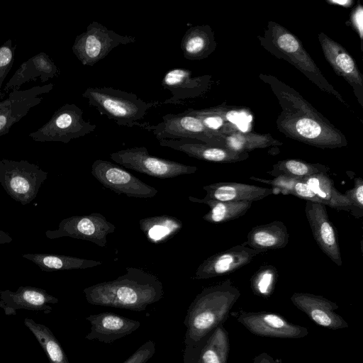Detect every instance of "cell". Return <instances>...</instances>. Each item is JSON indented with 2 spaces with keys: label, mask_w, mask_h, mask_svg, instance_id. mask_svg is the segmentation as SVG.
<instances>
[{
  "label": "cell",
  "mask_w": 363,
  "mask_h": 363,
  "mask_svg": "<svg viewBox=\"0 0 363 363\" xmlns=\"http://www.w3.org/2000/svg\"><path fill=\"white\" fill-rule=\"evenodd\" d=\"M281 108L276 123L286 137L321 149L347 145L345 135L318 112L298 91L269 74H259Z\"/></svg>",
  "instance_id": "1"
},
{
  "label": "cell",
  "mask_w": 363,
  "mask_h": 363,
  "mask_svg": "<svg viewBox=\"0 0 363 363\" xmlns=\"http://www.w3.org/2000/svg\"><path fill=\"white\" fill-rule=\"evenodd\" d=\"M259 253L245 241L208 257L197 268L194 279H207L232 273L250 263Z\"/></svg>",
  "instance_id": "17"
},
{
  "label": "cell",
  "mask_w": 363,
  "mask_h": 363,
  "mask_svg": "<svg viewBox=\"0 0 363 363\" xmlns=\"http://www.w3.org/2000/svg\"><path fill=\"white\" fill-rule=\"evenodd\" d=\"M139 225L149 241L156 243L169 239L179 231L182 223L177 218L163 215L140 219Z\"/></svg>",
  "instance_id": "33"
},
{
  "label": "cell",
  "mask_w": 363,
  "mask_h": 363,
  "mask_svg": "<svg viewBox=\"0 0 363 363\" xmlns=\"http://www.w3.org/2000/svg\"><path fill=\"white\" fill-rule=\"evenodd\" d=\"M231 315L250 333L259 336L298 339L308 334L307 328L290 323L273 313L247 312L240 308Z\"/></svg>",
  "instance_id": "13"
},
{
  "label": "cell",
  "mask_w": 363,
  "mask_h": 363,
  "mask_svg": "<svg viewBox=\"0 0 363 363\" xmlns=\"http://www.w3.org/2000/svg\"><path fill=\"white\" fill-rule=\"evenodd\" d=\"M252 363H279V361L269 354L262 352L255 357Z\"/></svg>",
  "instance_id": "42"
},
{
  "label": "cell",
  "mask_w": 363,
  "mask_h": 363,
  "mask_svg": "<svg viewBox=\"0 0 363 363\" xmlns=\"http://www.w3.org/2000/svg\"><path fill=\"white\" fill-rule=\"evenodd\" d=\"M116 230V226L100 213L84 216H73L64 218L57 229L48 230L45 236L49 239L69 237L91 242L99 247H106V237Z\"/></svg>",
  "instance_id": "11"
},
{
  "label": "cell",
  "mask_w": 363,
  "mask_h": 363,
  "mask_svg": "<svg viewBox=\"0 0 363 363\" xmlns=\"http://www.w3.org/2000/svg\"><path fill=\"white\" fill-rule=\"evenodd\" d=\"M223 147L237 152H248L255 149L281 146L283 143L270 134L242 132L240 130L223 136Z\"/></svg>",
  "instance_id": "31"
},
{
  "label": "cell",
  "mask_w": 363,
  "mask_h": 363,
  "mask_svg": "<svg viewBox=\"0 0 363 363\" xmlns=\"http://www.w3.org/2000/svg\"><path fill=\"white\" fill-rule=\"evenodd\" d=\"M16 47V44H13L11 39L7 40L0 46V99L5 96L1 89L4 79L13 67Z\"/></svg>",
  "instance_id": "37"
},
{
  "label": "cell",
  "mask_w": 363,
  "mask_h": 363,
  "mask_svg": "<svg viewBox=\"0 0 363 363\" xmlns=\"http://www.w3.org/2000/svg\"><path fill=\"white\" fill-rule=\"evenodd\" d=\"M206 199L254 202L274 194L273 188L237 182H218L203 186Z\"/></svg>",
  "instance_id": "25"
},
{
  "label": "cell",
  "mask_w": 363,
  "mask_h": 363,
  "mask_svg": "<svg viewBox=\"0 0 363 363\" xmlns=\"http://www.w3.org/2000/svg\"><path fill=\"white\" fill-rule=\"evenodd\" d=\"M86 319L89 321L91 328L85 338L107 344L131 334L140 326L138 320L111 312L90 315Z\"/></svg>",
  "instance_id": "23"
},
{
  "label": "cell",
  "mask_w": 363,
  "mask_h": 363,
  "mask_svg": "<svg viewBox=\"0 0 363 363\" xmlns=\"http://www.w3.org/2000/svg\"><path fill=\"white\" fill-rule=\"evenodd\" d=\"M193 111L203 125L213 134L227 135L238 129L230 119L235 111H230L221 106L203 109H194Z\"/></svg>",
  "instance_id": "32"
},
{
  "label": "cell",
  "mask_w": 363,
  "mask_h": 363,
  "mask_svg": "<svg viewBox=\"0 0 363 363\" xmlns=\"http://www.w3.org/2000/svg\"><path fill=\"white\" fill-rule=\"evenodd\" d=\"M156 352V346L152 340H147L134 352L123 363H146Z\"/></svg>",
  "instance_id": "38"
},
{
  "label": "cell",
  "mask_w": 363,
  "mask_h": 363,
  "mask_svg": "<svg viewBox=\"0 0 363 363\" xmlns=\"http://www.w3.org/2000/svg\"><path fill=\"white\" fill-rule=\"evenodd\" d=\"M13 238L10 235L0 229V245L11 242Z\"/></svg>",
  "instance_id": "43"
},
{
  "label": "cell",
  "mask_w": 363,
  "mask_h": 363,
  "mask_svg": "<svg viewBox=\"0 0 363 363\" xmlns=\"http://www.w3.org/2000/svg\"><path fill=\"white\" fill-rule=\"evenodd\" d=\"M303 180L323 201L324 205L337 210L352 211L353 206L347 197L334 186L333 180L325 174H318Z\"/></svg>",
  "instance_id": "29"
},
{
  "label": "cell",
  "mask_w": 363,
  "mask_h": 363,
  "mask_svg": "<svg viewBox=\"0 0 363 363\" xmlns=\"http://www.w3.org/2000/svg\"><path fill=\"white\" fill-rule=\"evenodd\" d=\"M158 141L162 147L182 152L196 159L212 162L233 163L246 160L250 157L248 152H237L190 138L160 139Z\"/></svg>",
  "instance_id": "22"
},
{
  "label": "cell",
  "mask_w": 363,
  "mask_h": 363,
  "mask_svg": "<svg viewBox=\"0 0 363 363\" xmlns=\"http://www.w3.org/2000/svg\"><path fill=\"white\" fill-rule=\"evenodd\" d=\"M290 195L295 196L306 201L321 203L323 201L308 186L303 178H297L293 185Z\"/></svg>",
  "instance_id": "39"
},
{
  "label": "cell",
  "mask_w": 363,
  "mask_h": 363,
  "mask_svg": "<svg viewBox=\"0 0 363 363\" xmlns=\"http://www.w3.org/2000/svg\"><path fill=\"white\" fill-rule=\"evenodd\" d=\"M330 171L329 167L320 163H309L305 161L289 159L278 161L273 164L268 174L272 177L289 176L303 178L309 176L325 174Z\"/></svg>",
  "instance_id": "35"
},
{
  "label": "cell",
  "mask_w": 363,
  "mask_h": 363,
  "mask_svg": "<svg viewBox=\"0 0 363 363\" xmlns=\"http://www.w3.org/2000/svg\"><path fill=\"white\" fill-rule=\"evenodd\" d=\"M135 41L134 36L118 34L92 21L84 32L75 38L72 50L83 65L92 67L115 48Z\"/></svg>",
  "instance_id": "8"
},
{
  "label": "cell",
  "mask_w": 363,
  "mask_h": 363,
  "mask_svg": "<svg viewBox=\"0 0 363 363\" xmlns=\"http://www.w3.org/2000/svg\"><path fill=\"white\" fill-rule=\"evenodd\" d=\"M230 351L228 333L220 324L191 346H185L184 363H227Z\"/></svg>",
  "instance_id": "19"
},
{
  "label": "cell",
  "mask_w": 363,
  "mask_h": 363,
  "mask_svg": "<svg viewBox=\"0 0 363 363\" xmlns=\"http://www.w3.org/2000/svg\"><path fill=\"white\" fill-rule=\"evenodd\" d=\"M240 296V290L227 279L203 289L190 303L184 320V343L191 346L228 319Z\"/></svg>",
  "instance_id": "3"
},
{
  "label": "cell",
  "mask_w": 363,
  "mask_h": 363,
  "mask_svg": "<svg viewBox=\"0 0 363 363\" xmlns=\"http://www.w3.org/2000/svg\"><path fill=\"white\" fill-rule=\"evenodd\" d=\"M157 125L141 123L140 127L153 133L157 140L190 138L223 147V136L211 133L193 111L188 108L182 113H168Z\"/></svg>",
  "instance_id": "9"
},
{
  "label": "cell",
  "mask_w": 363,
  "mask_h": 363,
  "mask_svg": "<svg viewBox=\"0 0 363 363\" xmlns=\"http://www.w3.org/2000/svg\"><path fill=\"white\" fill-rule=\"evenodd\" d=\"M216 47L214 32L208 25L189 28L180 43L183 55L189 60L205 59L215 51Z\"/></svg>",
  "instance_id": "26"
},
{
  "label": "cell",
  "mask_w": 363,
  "mask_h": 363,
  "mask_svg": "<svg viewBox=\"0 0 363 363\" xmlns=\"http://www.w3.org/2000/svg\"><path fill=\"white\" fill-rule=\"evenodd\" d=\"M91 305L140 312L163 298L162 281L155 274L136 267H127L124 274L83 290Z\"/></svg>",
  "instance_id": "2"
},
{
  "label": "cell",
  "mask_w": 363,
  "mask_h": 363,
  "mask_svg": "<svg viewBox=\"0 0 363 363\" xmlns=\"http://www.w3.org/2000/svg\"><path fill=\"white\" fill-rule=\"evenodd\" d=\"M54 87L52 83L33 86L26 90L9 93L6 99L0 101V137L7 134L13 125L18 122L29 111L40 104L43 94H48Z\"/></svg>",
  "instance_id": "15"
},
{
  "label": "cell",
  "mask_w": 363,
  "mask_h": 363,
  "mask_svg": "<svg viewBox=\"0 0 363 363\" xmlns=\"http://www.w3.org/2000/svg\"><path fill=\"white\" fill-rule=\"evenodd\" d=\"M305 212L313 236L318 247L335 264L342 266L336 230L329 219L325 206L306 201Z\"/></svg>",
  "instance_id": "18"
},
{
  "label": "cell",
  "mask_w": 363,
  "mask_h": 363,
  "mask_svg": "<svg viewBox=\"0 0 363 363\" xmlns=\"http://www.w3.org/2000/svg\"><path fill=\"white\" fill-rule=\"evenodd\" d=\"M110 158L125 168L159 179L191 174L198 169L196 166L153 156L145 147L121 150L110 154Z\"/></svg>",
  "instance_id": "10"
},
{
  "label": "cell",
  "mask_w": 363,
  "mask_h": 363,
  "mask_svg": "<svg viewBox=\"0 0 363 363\" xmlns=\"http://www.w3.org/2000/svg\"><path fill=\"white\" fill-rule=\"evenodd\" d=\"M90 106L120 126H139L147 111L160 104L145 101L136 94L111 86H89L82 94Z\"/></svg>",
  "instance_id": "5"
},
{
  "label": "cell",
  "mask_w": 363,
  "mask_h": 363,
  "mask_svg": "<svg viewBox=\"0 0 363 363\" xmlns=\"http://www.w3.org/2000/svg\"><path fill=\"white\" fill-rule=\"evenodd\" d=\"M318 39L325 60L333 71L351 86L358 102L363 107V77L353 57L342 45L325 33H320Z\"/></svg>",
  "instance_id": "14"
},
{
  "label": "cell",
  "mask_w": 363,
  "mask_h": 363,
  "mask_svg": "<svg viewBox=\"0 0 363 363\" xmlns=\"http://www.w3.org/2000/svg\"><path fill=\"white\" fill-rule=\"evenodd\" d=\"M82 109L74 104H65L56 110L48 122L28 136L36 142H61L83 137L95 130L96 125L86 121Z\"/></svg>",
  "instance_id": "7"
},
{
  "label": "cell",
  "mask_w": 363,
  "mask_h": 363,
  "mask_svg": "<svg viewBox=\"0 0 363 363\" xmlns=\"http://www.w3.org/2000/svg\"><path fill=\"white\" fill-rule=\"evenodd\" d=\"M211 76L208 74L192 77L187 69L174 68L167 71L162 79V87L171 93L164 104H184L187 99L202 96L210 89Z\"/></svg>",
  "instance_id": "16"
},
{
  "label": "cell",
  "mask_w": 363,
  "mask_h": 363,
  "mask_svg": "<svg viewBox=\"0 0 363 363\" xmlns=\"http://www.w3.org/2000/svg\"><path fill=\"white\" fill-rule=\"evenodd\" d=\"M24 324L41 345L50 363H69L65 352L49 328L28 318H25Z\"/></svg>",
  "instance_id": "34"
},
{
  "label": "cell",
  "mask_w": 363,
  "mask_h": 363,
  "mask_svg": "<svg viewBox=\"0 0 363 363\" xmlns=\"http://www.w3.org/2000/svg\"><path fill=\"white\" fill-rule=\"evenodd\" d=\"M189 199L191 202L204 203L209 206L210 210L203 216V219L211 223H222L237 219L245 215L252 203L245 201H218L194 196H189Z\"/></svg>",
  "instance_id": "30"
},
{
  "label": "cell",
  "mask_w": 363,
  "mask_h": 363,
  "mask_svg": "<svg viewBox=\"0 0 363 363\" xmlns=\"http://www.w3.org/2000/svg\"><path fill=\"white\" fill-rule=\"evenodd\" d=\"M257 38L273 56L286 60L303 74L321 91L330 94L350 108L340 94L330 84L304 48L301 41L281 24L269 21L263 35Z\"/></svg>",
  "instance_id": "4"
},
{
  "label": "cell",
  "mask_w": 363,
  "mask_h": 363,
  "mask_svg": "<svg viewBox=\"0 0 363 363\" xmlns=\"http://www.w3.org/2000/svg\"><path fill=\"white\" fill-rule=\"evenodd\" d=\"M59 300L46 291L35 286H20L16 291L9 289L0 291V308L6 315H16L20 309L50 313V304Z\"/></svg>",
  "instance_id": "21"
},
{
  "label": "cell",
  "mask_w": 363,
  "mask_h": 363,
  "mask_svg": "<svg viewBox=\"0 0 363 363\" xmlns=\"http://www.w3.org/2000/svg\"><path fill=\"white\" fill-rule=\"evenodd\" d=\"M22 256L45 272L86 269L102 264L101 262L96 260L57 254L26 253Z\"/></svg>",
  "instance_id": "28"
},
{
  "label": "cell",
  "mask_w": 363,
  "mask_h": 363,
  "mask_svg": "<svg viewBox=\"0 0 363 363\" xmlns=\"http://www.w3.org/2000/svg\"><path fill=\"white\" fill-rule=\"evenodd\" d=\"M91 174L104 187L128 197L152 198L158 192L155 187L107 160H95L91 165Z\"/></svg>",
  "instance_id": "12"
},
{
  "label": "cell",
  "mask_w": 363,
  "mask_h": 363,
  "mask_svg": "<svg viewBox=\"0 0 363 363\" xmlns=\"http://www.w3.org/2000/svg\"><path fill=\"white\" fill-rule=\"evenodd\" d=\"M247 238L248 246L262 253L285 247L289 242V234L283 222L275 220L252 228Z\"/></svg>",
  "instance_id": "27"
},
{
  "label": "cell",
  "mask_w": 363,
  "mask_h": 363,
  "mask_svg": "<svg viewBox=\"0 0 363 363\" xmlns=\"http://www.w3.org/2000/svg\"><path fill=\"white\" fill-rule=\"evenodd\" d=\"M278 278L276 267L272 265L261 267L252 276L250 281L253 293L263 298L269 297L274 288Z\"/></svg>",
  "instance_id": "36"
},
{
  "label": "cell",
  "mask_w": 363,
  "mask_h": 363,
  "mask_svg": "<svg viewBox=\"0 0 363 363\" xmlns=\"http://www.w3.org/2000/svg\"><path fill=\"white\" fill-rule=\"evenodd\" d=\"M291 301L320 326L332 330L348 327L347 323L335 312L339 306L323 296L295 292L291 296Z\"/></svg>",
  "instance_id": "20"
},
{
  "label": "cell",
  "mask_w": 363,
  "mask_h": 363,
  "mask_svg": "<svg viewBox=\"0 0 363 363\" xmlns=\"http://www.w3.org/2000/svg\"><path fill=\"white\" fill-rule=\"evenodd\" d=\"M48 172L27 160L0 158V184L7 194L22 205L35 199Z\"/></svg>",
  "instance_id": "6"
},
{
  "label": "cell",
  "mask_w": 363,
  "mask_h": 363,
  "mask_svg": "<svg viewBox=\"0 0 363 363\" xmlns=\"http://www.w3.org/2000/svg\"><path fill=\"white\" fill-rule=\"evenodd\" d=\"M344 195L350 201L353 208H363V179L361 177L354 179V187L345 191Z\"/></svg>",
  "instance_id": "40"
},
{
  "label": "cell",
  "mask_w": 363,
  "mask_h": 363,
  "mask_svg": "<svg viewBox=\"0 0 363 363\" xmlns=\"http://www.w3.org/2000/svg\"><path fill=\"white\" fill-rule=\"evenodd\" d=\"M362 6L359 4L354 9L353 12L351 13V21L352 26L356 28L357 32L359 33V38L361 40H362Z\"/></svg>",
  "instance_id": "41"
},
{
  "label": "cell",
  "mask_w": 363,
  "mask_h": 363,
  "mask_svg": "<svg viewBox=\"0 0 363 363\" xmlns=\"http://www.w3.org/2000/svg\"><path fill=\"white\" fill-rule=\"evenodd\" d=\"M60 70L50 56L41 52L23 62L6 84L5 93L19 90L23 84L37 79L43 83L57 77Z\"/></svg>",
  "instance_id": "24"
}]
</instances>
